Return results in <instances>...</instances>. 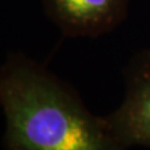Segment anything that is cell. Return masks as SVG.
Segmentation results:
<instances>
[{
	"instance_id": "obj_1",
	"label": "cell",
	"mask_w": 150,
	"mask_h": 150,
	"mask_svg": "<svg viewBox=\"0 0 150 150\" xmlns=\"http://www.w3.org/2000/svg\"><path fill=\"white\" fill-rule=\"evenodd\" d=\"M0 106L4 150H126L104 116L91 114L69 85L23 54L0 65Z\"/></svg>"
},
{
	"instance_id": "obj_2",
	"label": "cell",
	"mask_w": 150,
	"mask_h": 150,
	"mask_svg": "<svg viewBox=\"0 0 150 150\" xmlns=\"http://www.w3.org/2000/svg\"><path fill=\"white\" fill-rule=\"evenodd\" d=\"M125 84L124 101L104 120L126 149L150 148V50L134 56L126 69Z\"/></svg>"
},
{
	"instance_id": "obj_3",
	"label": "cell",
	"mask_w": 150,
	"mask_h": 150,
	"mask_svg": "<svg viewBox=\"0 0 150 150\" xmlns=\"http://www.w3.org/2000/svg\"><path fill=\"white\" fill-rule=\"evenodd\" d=\"M130 0H43L48 16L65 36L95 38L126 18Z\"/></svg>"
}]
</instances>
